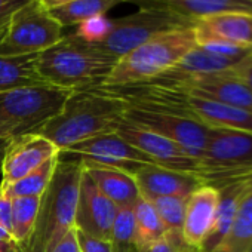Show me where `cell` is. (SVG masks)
<instances>
[{"label":"cell","mask_w":252,"mask_h":252,"mask_svg":"<svg viewBox=\"0 0 252 252\" xmlns=\"http://www.w3.org/2000/svg\"><path fill=\"white\" fill-rule=\"evenodd\" d=\"M76 237H77L80 252H111V248H110L108 242L91 237V236L82 233L77 228H76Z\"/></svg>","instance_id":"1f68e13d"},{"label":"cell","mask_w":252,"mask_h":252,"mask_svg":"<svg viewBox=\"0 0 252 252\" xmlns=\"http://www.w3.org/2000/svg\"><path fill=\"white\" fill-rule=\"evenodd\" d=\"M37 55L0 57V92L23 86L43 85L37 70Z\"/></svg>","instance_id":"44dd1931"},{"label":"cell","mask_w":252,"mask_h":252,"mask_svg":"<svg viewBox=\"0 0 252 252\" xmlns=\"http://www.w3.org/2000/svg\"><path fill=\"white\" fill-rule=\"evenodd\" d=\"M0 252H21V249L18 248V245H0Z\"/></svg>","instance_id":"f35d334b"},{"label":"cell","mask_w":252,"mask_h":252,"mask_svg":"<svg viewBox=\"0 0 252 252\" xmlns=\"http://www.w3.org/2000/svg\"><path fill=\"white\" fill-rule=\"evenodd\" d=\"M194 26L196 23L169 12L140 9L132 15L111 20L108 36L96 46L119 60L160 33Z\"/></svg>","instance_id":"9c48e42d"},{"label":"cell","mask_w":252,"mask_h":252,"mask_svg":"<svg viewBox=\"0 0 252 252\" xmlns=\"http://www.w3.org/2000/svg\"><path fill=\"white\" fill-rule=\"evenodd\" d=\"M39 2L43 5V8L51 11V9L57 8V6H61V5H65V3L71 2V0H39Z\"/></svg>","instance_id":"8d00e7d4"},{"label":"cell","mask_w":252,"mask_h":252,"mask_svg":"<svg viewBox=\"0 0 252 252\" xmlns=\"http://www.w3.org/2000/svg\"><path fill=\"white\" fill-rule=\"evenodd\" d=\"M134 252H147V251H138V249H137V251H134Z\"/></svg>","instance_id":"ab89813d"},{"label":"cell","mask_w":252,"mask_h":252,"mask_svg":"<svg viewBox=\"0 0 252 252\" xmlns=\"http://www.w3.org/2000/svg\"><path fill=\"white\" fill-rule=\"evenodd\" d=\"M111 30V20L105 15H98L94 18H89L77 26L76 36L85 40L86 43L98 45L101 43Z\"/></svg>","instance_id":"f1b7e54d"},{"label":"cell","mask_w":252,"mask_h":252,"mask_svg":"<svg viewBox=\"0 0 252 252\" xmlns=\"http://www.w3.org/2000/svg\"><path fill=\"white\" fill-rule=\"evenodd\" d=\"M58 160H60V155L48 159L46 162H43L40 166H37L32 172H29L21 180H18L12 184H6L9 196L11 197H23V196L42 197V194L45 193L46 187L49 186V183L55 174Z\"/></svg>","instance_id":"484cf974"},{"label":"cell","mask_w":252,"mask_h":252,"mask_svg":"<svg viewBox=\"0 0 252 252\" xmlns=\"http://www.w3.org/2000/svg\"><path fill=\"white\" fill-rule=\"evenodd\" d=\"M197 46L194 27L160 33L117 60L102 88H123L147 83L175 67Z\"/></svg>","instance_id":"277c9868"},{"label":"cell","mask_w":252,"mask_h":252,"mask_svg":"<svg viewBox=\"0 0 252 252\" xmlns=\"http://www.w3.org/2000/svg\"><path fill=\"white\" fill-rule=\"evenodd\" d=\"M248 252H252V248H251V249H249V251H248Z\"/></svg>","instance_id":"60d3db41"},{"label":"cell","mask_w":252,"mask_h":252,"mask_svg":"<svg viewBox=\"0 0 252 252\" xmlns=\"http://www.w3.org/2000/svg\"><path fill=\"white\" fill-rule=\"evenodd\" d=\"M245 83L246 86L252 91V55L243 60L234 70H233Z\"/></svg>","instance_id":"e575fe53"},{"label":"cell","mask_w":252,"mask_h":252,"mask_svg":"<svg viewBox=\"0 0 252 252\" xmlns=\"http://www.w3.org/2000/svg\"><path fill=\"white\" fill-rule=\"evenodd\" d=\"M14 237L11 234V231L3 225V224H0V245H14ZM17 245V243H15Z\"/></svg>","instance_id":"d590c367"},{"label":"cell","mask_w":252,"mask_h":252,"mask_svg":"<svg viewBox=\"0 0 252 252\" xmlns=\"http://www.w3.org/2000/svg\"><path fill=\"white\" fill-rule=\"evenodd\" d=\"M111 252H134L137 251L135 240V220L132 208H119L110 239H108Z\"/></svg>","instance_id":"83f0119b"},{"label":"cell","mask_w":252,"mask_h":252,"mask_svg":"<svg viewBox=\"0 0 252 252\" xmlns=\"http://www.w3.org/2000/svg\"><path fill=\"white\" fill-rule=\"evenodd\" d=\"M123 99L128 102V108H126L123 117L126 122L171 140L172 143L178 144L187 155L200 162L211 128L190 117L147 104L144 101L126 98Z\"/></svg>","instance_id":"ba28073f"},{"label":"cell","mask_w":252,"mask_h":252,"mask_svg":"<svg viewBox=\"0 0 252 252\" xmlns=\"http://www.w3.org/2000/svg\"><path fill=\"white\" fill-rule=\"evenodd\" d=\"M80 162L83 163V171L98 190L117 208H132L141 196L132 174L89 160Z\"/></svg>","instance_id":"ac0fdd59"},{"label":"cell","mask_w":252,"mask_h":252,"mask_svg":"<svg viewBox=\"0 0 252 252\" xmlns=\"http://www.w3.org/2000/svg\"><path fill=\"white\" fill-rule=\"evenodd\" d=\"M51 252H80L76 237V227H73Z\"/></svg>","instance_id":"836d02e7"},{"label":"cell","mask_w":252,"mask_h":252,"mask_svg":"<svg viewBox=\"0 0 252 252\" xmlns=\"http://www.w3.org/2000/svg\"><path fill=\"white\" fill-rule=\"evenodd\" d=\"M251 187H252V177L239 178V180L225 183L221 187H218L220 202H218L214 225L205 243L202 245L200 252H214L218 248V245L224 240V237L227 236L233 224L239 205Z\"/></svg>","instance_id":"d6986e66"},{"label":"cell","mask_w":252,"mask_h":252,"mask_svg":"<svg viewBox=\"0 0 252 252\" xmlns=\"http://www.w3.org/2000/svg\"><path fill=\"white\" fill-rule=\"evenodd\" d=\"M64 37L63 27L39 0L20 8L0 37V57L40 54Z\"/></svg>","instance_id":"52a82bcc"},{"label":"cell","mask_w":252,"mask_h":252,"mask_svg":"<svg viewBox=\"0 0 252 252\" xmlns=\"http://www.w3.org/2000/svg\"><path fill=\"white\" fill-rule=\"evenodd\" d=\"M140 194L146 199L162 196L189 197L196 189L205 184L200 175L180 172L158 165H144L135 174Z\"/></svg>","instance_id":"9a60e30c"},{"label":"cell","mask_w":252,"mask_h":252,"mask_svg":"<svg viewBox=\"0 0 252 252\" xmlns=\"http://www.w3.org/2000/svg\"><path fill=\"white\" fill-rule=\"evenodd\" d=\"M252 248V187L243 197L233 224L214 252H248Z\"/></svg>","instance_id":"7402d4cb"},{"label":"cell","mask_w":252,"mask_h":252,"mask_svg":"<svg viewBox=\"0 0 252 252\" xmlns=\"http://www.w3.org/2000/svg\"><path fill=\"white\" fill-rule=\"evenodd\" d=\"M122 2L125 0H71L65 5L51 9L49 14L64 29L79 26L80 23L98 15H105L111 8Z\"/></svg>","instance_id":"603a6c76"},{"label":"cell","mask_w":252,"mask_h":252,"mask_svg":"<svg viewBox=\"0 0 252 252\" xmlns=\"http://www.w3.org/2000/svg\"><path fill=\"white\" fill-rule=\"evenodd\" d=\"M73 89L48 83L0 92V138L36 134L55 117Z\"/></svg>","instance_id":"5b68a950"},{"label":"cell","mask_w":252,"mask_h":252,"mask_svg":"<svg viewBox=\"0 0 252 252\" xmlns=\"http://www.w3.org/2000/svg\"><path fill=\"white\" fill-rule=\"evenodd\" d=\"M155 85L181 89L202 98H208L221 104L252 111V91L234 71L196 76L172 83H155Z\"/></svg>","instance_id":"4fadbf2b"},{"label":"cell","mask_w":252,"mask_h":252,"mask_svg":"<svg viewBox=\"0 0 252 252\" xmlns=\"http://www.w3.org/2000/svg\"><path fill=\"white\" fill-rule=\"evenodd\" d=\"M196 39L217 37L243 46H252V14L222 12L206 17L194 26Z\"/></svg>","instance_id":"ffe728a7"},{"label":"cell","mask_w":252,"mask_h":252,"mask_svg":"<svg viewBox=\"0 0 252 252\" xmlns=\"http://www.w3.org/2000/svg\"><path fill=\"white\" fill-rule=\"evenodd\" d=\"M125 2L134 3L140 9L169 12L193 23L222 12L252 14L251 0H125Z\"/></svg>","instance_id":"e0dca14e"},{"label":"cell","mask_w":252,"mask_h":252,"mask_svg":"<svg viewBox=\"0 0 252 252\" xmlns=\"http://www.w3.org/2000/svg\"><path fill=\"white\" fill-rule=\"evenodd\" d=\"M61 159H79L135 174L144 165H155L144 153L126 143L116 132L101 134L60 152Z\"/></svg>","instance_id":"30bf717a"},{"label":"cell","mask_w":252,"mask_h":252,"mask_svg":"<svg viewBox=\"0 0 252 252\" xmlns=\"http://www.w3.org/2000/svg\"><path fill=\"white\" fill-rule=\"evenodd\" d=\"M58 155L60 149L39 132L9 140L3 156L2 183L12 184L21 180L43 162Z\"/></svg>","instance_id":"5bb4252c"},{"label":"cell","mask_w":252,"mask_h":252,"mask_svg":"<svg viewBox=\"0 0 252 252\" xmlns=\"http://www.w3.org/2000/svg\"><path fill=\"white\" fill-rule=\"evenodd\" d=\"M218 202V189L208 184L196 189L187 199L183 224V239L191 249L197 252H200L202 245L211 233Z\"/></svg>","instance_id":"2e32d148"},{"label":"cell","mask_w":252,"mask_h":252,"mask_svg":"<svg viewBox=\"0 0 252 252\" xmlns=\"http://www.w3.org/2000/svg\"><path fill=\"white\" fill-rule=\"evenodd\" d=\"M29 2L32 0H0V36L5 33L12 15Z\"/></svg>","instance_id":"4dcf8cb0"},{"label":"cell","mask_w":252,"mask_h":252,"mask_svg":"<svg viewBox=\"0 0 252 252\" xmlns=\"http://www.w3.org/2000/svg\"><path fill=\"white\" fill-rule=\"evenodd\" d=\"M135 220V240L138 251H149V248L165 234V227L150 200L140 196L132 206Z\"/></svg>","instance_id":"cb8c5ba5"},{"label":"cell","mask_w":252,"mask_h":252,"mask_svg":"<svg viewBox=\"0 0 252 252\" xmlns=\"http://www.w3.org/2000/svg\"><path fill=\"white\" fill-rule=\"evenodd\" d=\"M116 63L114 57L76 34L64 36L37 55V70L45 83L73 91L101 86Z\"/></svg>","instance_id":"3957f363"},{"label":"cell","mask_w":252,"mask_h":252,"mask_svg":"<svg viewBox=\"0 0 252 252\" xmlns=\"http://www.w3.org/2000/svg\"><path fill=\"white\" fill-rule=\"evenodd\" d=\"M147 252H197L191 249L183 237H174L165 233L158 242H155Z\"/></svg>","instance_id":"f546056e"},{"label":"cell","mask_w":252,"mask_h":252,"mask_svg":"<svg viewBox=\"0 0 252 252\" xmlns=\"http://www.w3.org/2000/svg\"><path fill=\"white\" fill-rule=\"evenodd\" d=\"M39 206H40V197L37 196L12 197L11 234L20 249L27 243L29 237L33 233Z\"/></svg>","instance_id":"d4e9b609"},{"label":"cell","mask_w":252,"mask_h":252,"mask_svg":"<svg viewBox=\"0 0 252 252\" xmlns=\"http://www.w3.org/2000/svg\"><path fill=\"white\" fill-rule=\"evenodd\" d=\"M119 208L107 199L83 171L74 215V227L82 233L108 242Z\"/></svg>","instance_id":"7c38bea8"},{"label":"cell","mask_w":252,"mask_h":252,"mask_svg":"<svg viewBox=\"0 0 252 252\" xmlns=\"http://www.w3.org/2000/svg\"><path fill=\"white\" fill-rule=\"evenodd\" d=\"M11 212H12V197L8 193L6 184H0V224H3L11 231Z\"/></svg>","instance_id":"d6a6232c"},{"label":"cell","mask_w":252,"mask_h":252,"mask_svg":"<svg viewBox=\"0 0 252 252\" xmlns=\"http://www.w3.org/2000/svg\"><path fill=\"white\" fill-rule=\"evenodd\" d=\"M82 172L83 163L79 159L60 158L55 174L40 197L33 233L21 252H51L74 227Z\"/></svg>","instance_id":"7a4b0ae2"},{"label":"cell","mask_w":252,"mask_h":252,"mask_svg":"<svg viewBox=\"0 0 252 252\" xmlns=\"http://www.w3.org/2000/svg\"><path fill=\"white\" fill-rule=\"evenodd\" d=\"M9 140L0 138V184H2V166H3V156H5V149L8 146Z\"/></svg>","instance_id":"74e56055"},{"label":"cell","mask_w":252,"mask_h":252,"mask_svg":"<svg viewBox=\"0 0 252 252\" xmlns=\"http://www.w3.org/2000/svg\"><path fill=\"white\" fill-rule=\"evenodd\" d=\"M251 2H252V0H251Z\"/></svg>","instance_id":"b9f144b4"},{"label":"cell","mask_w":252,"mask_h":252,"mask_svg":"<svg viewBox=\"0 0 252 252\" xmlns=\"http://www.w3.org/2000/svg\"><path fill=\"white\" fill-rule=\"evenodd\" d=\"M126 108L128 102L108 88L77 89L39 134L52 141L61 152L92 137L116 132Z\"/></svg>","instance_id":"6da1fadb"},{"label":"cell","mask_w":252,"mask_h":252,"mask_svg":"<svg viewBox=\"0 0 252 252\" xmlns=\"http://www.w3.org/2000/svg\"><path fill=\"white\" fill-rule=\"evenodd\" d=\"M200 166L205 184L215 189L252 177V134L211 128Z\"/></svg>","instance_id":"8992f818"},{"label":"cell","mask_w":252,"mask_h":252,"mask_svg":"<svg viewBox=\"0 0 252 252\" xmlns=\"http://www.w3.org/2000/svg\"><path fill=\"white\" fill-rule=\"evenodd\" d=\"M187 199L189 197H175V196H162V197L150 199L152 205L155 206L165 227V233L174 237H183V224H184Z\"/></svg>","instance_id":"4316f807"},{"label":"cell","mask_w":252,"mask_h":252,"mask_svg":"<svg viewBox=\"0 0 252 252\" xmlns=\"http://www.w3.org/2000/svg\"><path fill=\"white\" fill-rule=\"evenodd\" d=\"M116 134L120 135L128 144L144 153L158 166L202 177V166L199 160L187 155L178 144L156 132H152L123 119Z\"/></svg>","instance_id":"8fae6325"}]
</instances>
